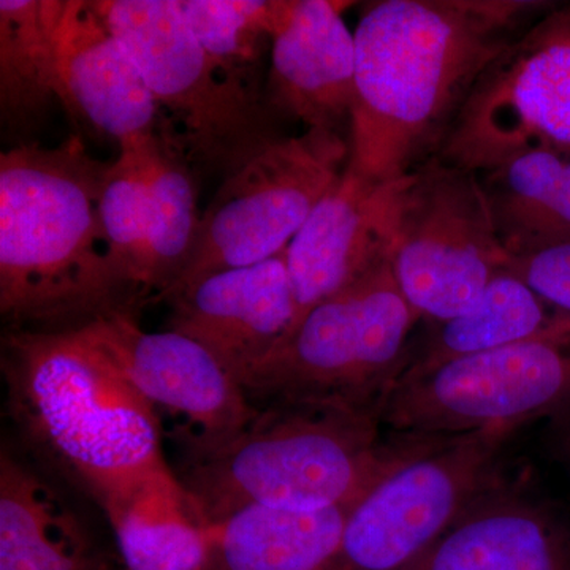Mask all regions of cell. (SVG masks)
<instances>
[{
	"instance_id": "14",
	"label": "cell",
	"mask_w": 570,
	"mask_h": 570,
	"mask_svg": "<svg viewBox=\"0 0 570 570\" xmlns=\"http://www.w3.org/2000/svg\"><path fill=\"white\" fill-rule=\"evenodd\" d=\"M403 570H570V519L501 471Z\"/></svg>"
},
{
	"instance_id": "28",
	"label": "cell",
	"mask_w": 570,
	"mask_h": 570,
	"mask_svg": "<svg viewBox=\"0 0 570 570\" xmlns=\"http://www.w3.org/2000/svg\"><path fill=\"white\" fill-rule=\"evenodd\" d=\"M546 420L547 448L570 474V400Z\"/></svg>"
},
{
	"instance_id": "11",
	"label": "cell",
	"mask_w": 570,
	"mask_h": 570,
	"mask_svg": "<svg viewBox=\"0 0 570 570\" xmlns=\"http://www.w3.org/2000/svg\"><path fill=\"white\" fill-rule=\"evenodd\" d=\"M513 431L444 438L377 483L348 513L317 570H403L436 542L502 471Z\"/></svg>"
},
{
	"instance_id": "23",
	"label": "cell",
	"mask_w": 570,
	"mask_h": 570,
	"mask_svg": "<svg viewBox=\"0 0 570 570\" xmlns=\"http://www.w3.org/2000/svg\"><path fill=\"white\" fill-rule=\"evenodd\" d=\"M62 0H0V111L22 126L61 102L56 26Z\"/></svg>"
},
{
	"instance_id": "24",
	"label": "cell",
	"mask_w": 570,
	"mask_h": 570,
	"mask_svg": "<svg viewBox=\"0 0 570 570\" xmlns=\"http://www.w3.org/2000/svg\"><path fill=\"white\" fill-rule=\"evenodd\" d=\"M183 149L167 135H151L145 141L149 189L148 294H156L157 299L181 275L200 223L193 170Z\"/></svg>"
},
{
	"instance_id": "15",
	"label": "cell",
	"mask_w": 570,
	"mask_h": 570,
	"mask_svg": "<svg viewBox=\"0 0 570 570\" xmlns=\"http://www.w3.org/2000/svg\"><path fill=\"white\" fill-rule=\"evenodd\" d=\"M168 303L170 330L202 344L243 389L295 322L285 253L214 273Z\"/></svg>"
},
{
	"instance_id": "9",
	"label": "cell",
	"mask_w": 570,
	"mask_h": 570,
	"mask_svg": "<svg viewBox=\"0 0 570 570\" xmlns=\"http://www.w3.org/2000/svg\"><path fill=\"white\" fill-rule=\"evenodd\" d=\"M569 400L570 317L542 335L400 382L382 411V426L411 438L517 433Z\"/></svg>"
},
{
	"instance_id": "21",
	"label": "cell",
	"mask_w": 570,
	"mask_h": 570,
	"mask_svg": "<svg viewBox=\"0 0 570 570\" xmlns=\"http://www.w3.org/2000/svg\"><path fill=\"white\" fill-rule=\"evenodd\" d=\"M569 317L547 305L519 277L502 269L471 309L449 321L433 322L425 343L412 352L396 384L423 376L453 360L542 335Z\"/></svg>"
},
{
	"instance_id": "26",
	"label": "cell",
	"mask_w": 570,
	"mask_h": 570,
	"mask_svg": "<svg viewBox=\"0 0 570 570\" xmlns=\"http://www.w3.org/2000/svg\"><path fill=\"white\" fill-rule=\"evenodd\" d=\"M119 145L100 197V220L116 272L138 299L148 296L149 189L146 179L145 141Z\"/></svg>"
},
{
	"instance_id": "5",
	"label": "cell",
	"mask_w": 570,
	"mask_h": 570,
	"mask_svg": "<svg viewBox=\"0 0 570 570\" xmlns=\"http://www.w3.org/2000/svg\"><path fill=\"white\" fill-rule=\"evenodd\" d=\"M419 314L390 262L314 307L245 384L255 406L325 404L381 417L412 355Z\"/></svg>"
},
{
	"instance_id": "3",
	"label": "cell",
	"mask_w": 570,
	"mask_h": 570,
	"mask_svg": "<svg viewBox=\"0 0 570 570\" xmlns=\"http://www.w3.org/2000/svg\"><path fill=\"white\" fill-rule=\"evenodd\" d=\"M220 439L179 434V483L209 527L254 508L314 512L356 504L444 438L381 434V417L325 404L257 406Z\"/></svg>"
},
{
	"instance_id": "27",
	"label": "cell",
	"mask_w": 570,
	"mask_h": 570,
	"mask_svg": "<svg viewBox=\"0 0 570 570\" xmlns=\"http://www.w3.org/2000/svg\"><path fill=\"white\" fill-rule=\"evenodd\" d=\"M505 269L553 309L570 316V238L508 250Z\"/></svg>"
},
{
	"instance_id": "8",
	"label": "cell",
	"mask_w": 570,
	"mask_h": 570,
	"mask_svg": "<svg viewBox=\"0 0 570 570\" xmlns=\"http://www.w3.org/2000/svg\"><path fill=\"white\" fill-rule=\"evenodd\" d=\"M389 262L420 318L471 309L508 264L479 175L433 157L404 176Z\"/></svg>"
},
{
	"instance_id": "4",
	"label": "cell",
	"mask_w": 570,
	"mask_h": 570,
	"mask_svg": "<svg viewBox=\"0 0 570 570\" xmlns=\"http://www.w3.org/2000/svg\"><path fill=\"white\" fill-rule=\"evenodd\" d=\"M2 362L18 425L102 508L168 469L154 404L77 333L10 330Z\"/></svg>"
},
{
	"instance_id": "22",
	"label": "cell",
	"mask_w": 570,
	"mask_h": 570,
	"mask_svg": "<svg viewBox=\"0 0 570 570\" xmlns=\"http://www.w3.org/2000/svg\"><path fill=\"white\" fill-rule=\"evenodd\" d=\"M479 178L505 250L570 238V151L534 149Z\"/></svg>"
},
{
	"instance_id": "7",
	"label": "cell",
	"mask_w": 570,
	"mask_h": 570,
	"mask_svg": "<svg viewBox=\"0 0 570 570\" xmlns=\"http://www.w3.org/2000/svg\"><path fill=\"white\" fill-rule=\"evenodd\" d=\"M348 163V140L324 129L279 137L225 176L200 214L189 261L159 299L198 281L285 253Z\"/></svg>"
},
{
	"instance_id": "12",
	"label": "cell",
	"mask_w": 570,
	"mask_h": 570,
	"mask_svg": "<svg viewBox=\"0 0 570 570\" xmlns=\"http://www.w3.org/2000/svg\"><path fill=\"white\" fill-rule=\"evenodd\" d=\"M149 403L189 420L195 436L220 439L246 426L258 407L202 344L167 330L145 332L129 314L73 330Z\"/></svg>"
},
{
	"instance_id": "10",
	"label": "cell",
	"mask_w": 570,
	"mask_h": 570,
	"mask_svg": "<svg viewBox=\"0 0 570 570\" xmlns=\"http://www.w3.org/2000/svg\"><path fill=\"white\" fill-rule=\"evenodd\" d=\"M534 149L570 151V6L540 14L485 67L436 157L480 175Z\"/></svg>"
},
{
	"instance_id": "1",
	"label": "cell",
	"mask_w": 570,
	"mask_h": 570,
	"mask_svg": "<svg viewBox=\"0 0 570 570\" xmlns=\"http://www.w3.org/2000/svg\"><path fill=\"white\" fill-rule=\"evenodd\" d=\"M554 3L377 0L356 24L348 170L390 183L438 156L494 58Z\"/></svg>"
},
{
	"instance_id": "25",
	"label": "cell",
	"mask_w": 570,
	"mask_h": 570,
	"mask_svg": "<svg viewBox=\"0 0 570 570\" xmlns=\"http://www.w3.org/2000/svg\"><path fill=\"white\" fill-rule=\"evenodd\" d=\"M291 0H178L190 31L225 78L253 81L262 45L283 24Z\"/></svg>"
},
{
	"instance_id": "16",
	"label": "cell",
	"mask_w": 570,
	"mask_h": 570,
	"mask_svg": "<svg viewBox=\"0 0 570 570\" xmlns=\"http://www.w3.org/2000/svg\"><path fill=\"white\" fill-rule=\"evenodd\" d=\"M344 6L348 3L291 0L272 39L266 104L306 129L344 135L351 127L356 52Z\"/></svg>"
},
{
	"instance_id": "13",
	"label": "cell",
	"mask_w": 570,
	"mask_h": 570,
	"mask_svg": "<svg viewBox=\"0 0 570 570\" xmlns=\"http://www.w3.org/2000/svg\"><path fill=\"white\" fill-rule=\"evenodd\" d=\"M403 179L371 181L346 167L318 202L285 250L295 298L288 335L324 299L387 261Z\"/></svg>"
},
{
	"instance_id": "20",
	"label": "cell",
	"mask_w": 570,
	"mask_h": 570,
	"mask_svg": "<svg viewBox=\"0 0 570 570\" xmlns=\"http://www.w3.org/2000/svg\"><path fill=\"white\" fill-rule=\"evenodd\" d=\"M356 504L314 512L239 510L213 527V570H317L336 550Z\"/></svg>"
},
{
	"instance_id": "18",
	"label": "cell",
	"mask_w": 570,
	"mask_h": 570,
	"mask_svg": "<svg viewBox=\"0 0 570 570\" xmlns=\"http://www.w3.org/2000/svg\"><path fill=\"white\" fill-rule=\"evenodd\" d=\"M104 510L126 570H213V527L170 468Z\"/></svg>"
},
{
	"instance_id": "6",
	"label": "cell",
	"mask_w": 570,
	"mask_h": 570,
	"mask_svg": "<svg viewBox=\"0 0 570 570\" xmlns=\"http://www.w3.org/2000/svg\"><path fill=\"white\" fill-rule=\"evenodd\" d=\"M132 56L159 107L184 129L183 146L225 176L283 137L258 91L228 80L190 31L178 0H91Z\"/></svg>"
},
{
	"instance_id": "19",
	"label": "cell",
	"mask_w": 570,
	"mask_h": 570,
	"mask_svg": "<svg viewBox=\"0 0 570 570\" xmlns=\"http://www.w3.org/2000/svg\"><path fill=\"white\" fill-rule=\"evenodd\" d=\"M0 570H108L58 494L6 450L0 456Z\"/></svg>"
},
{
	"instance_id": "17",
	"label": "cell",
	"mask_w": 570,
	"mask_h": 570,
	"mask_svg": "<svg viewBox=\"0 0 570 570\" xmlns=\"http://www.w3.org/2000/svg\"><path fill=\"white\" fill-rule=\"evenodd\" d=\"M61 104L119 145L156 135L157 110L132 56L91 0H62L56 26Z\"/></svg>"
},
{
	"instance_id": "2",
	"label": "cell",
	"mask_w": 570,
	"mask_h": 570,
	"mask_svg": "<svg viewBox=\"0 0 570 570\" xmlns=\"http://www.w3.org/2000/svg\"><path fill=\"white\" fill-rule=\"evenodd\" d=\"M111 163L71 137L0 156V311L11 330L62 333L140 299L110 258L100 197Z\"/></svg>"
}]
</instances>
